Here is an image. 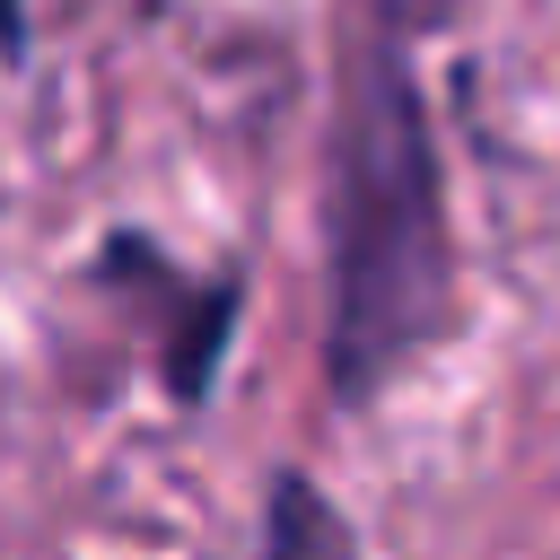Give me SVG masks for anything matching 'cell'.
<instances>
[{"mask_svg": "<svg viewBox=\"0 0 560 560\" xmlns=\"http://www.w3.org/2000/svg\"><path fill=\"white\" fill-rule=\"evenodd\" d=\"M455 289L446 184L429 140V96L402 44V9H376L341 70L332 122V376L376 394L411 350L438 341Z\"/></svg>", "mask_w": 560, "mask_h": 560, "instance_id": "1", "label": "cell"}]
</instances>
